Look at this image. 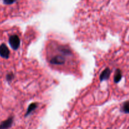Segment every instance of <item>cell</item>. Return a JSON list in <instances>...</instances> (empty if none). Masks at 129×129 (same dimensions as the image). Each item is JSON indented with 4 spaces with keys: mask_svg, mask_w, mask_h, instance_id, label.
Here are the masks:
<instances>
[{
    "mask_svg": "<svg viewBox=\"0 0 129 129\" xmlns=\"http://www.w3.org/2000/svg\"><path fill=\"white\" fill-rule=\"evenodd\" d=\"M122 111L125 113L129 114V101L125 102L122 107Z\"/></svg>",
    "mask_w": 129,
    "mask_h": 129,
    "instance_id": "obj_8",
    "label": "cell"
},
{
    "mask_svg": "<svg viewBox=\"0 0 129 129\" xmlns=\"http://www.w3.org/2000/svg\"><path fill=\"white\" fill-rule=\"evenodd\" d=\"M10 50L5 44L0 45V56L5 59H8L10 56Z\"/></svg>",
    "mask_w": 129,
    "mask_h": 129,
    "instance_id": "obj_3",
    "label": "cell"
},
{
    "mask_svg": "<svg viewBox=\"0 0 129 129\" xmlns=\"http://www.w3.org/2000/svg\"><path fill=\"white\" fill-rule=\"evenodd\" d=\"M13 123V117H11L6 120L3 121L0 124V129H8L11 127Z\"/></svg>",
    "mask_w": 129,
    "mask_h": 129,
    "instance_id": "obj_4",
    "label": "cell"
},
{
    "mask_svg": "<svg viewBox=\"0 0 129 129\" xmlns=\"http://www.w3.org/2000/svg\"><path fill=\"white\" fill-rule=\"evenodd\" d=\"M9 44L13 50H16L20 45V39L16 35H11L9 38Z\"/></svg>",
    "mask_w": 129,
    "mask_h": 129,
    "instance_id": "obj_1",
    "label": "cell"
},
{
    "mask_svg": "<svg viewBox=\"0 0 129 129\" xmlns=\"http://www.w3.org/2000/svg\"><path fill=\"white\" fill-rule=\"evenodd\" d=\"M37 107H38L37 103H31V104L28 106V107L27 111H26V113H25V117H27V116H28L31 113V112H34V111L37 108Z\"/></svg>",
    "mask_w": 129,
    "mask_h": 129,
    "instance_id": "obj_7",
    "label": "cell"
},
{
    "mask_svg": "<svg viewBox=\"0 0 129 129\" xmlns=\"http://www.w3.org/2000/svg\"><path fill=\"white\" fill-rule=\"evenodd\" d=\"M122 78V71L120 69H116L115 73L114 76V82L115 83H119L121 81Z\"/></svg>",
    "mask_w": 129,
    "mask_h": 129,
    "instance_id": "obj_6",
    "label": "cell"
},
{
    "mask_svg": "<svg viewBox=\"0 0 129 129\" xmlns=\"http://www.w3.org/2000/svg\"><path fill=\"white\" fill-rule=\"evenodd\" d=\"M14 78V74L13 73H9L6 76V79H7L8 81H11Z\"/></svg>",
    "mask_w": 129,
    "mask_h": 129,
    "instance_id": "obj_9",
    "label": "cell"
},
{
    "mask_svg": "<svg viewBox=\"0 0 129 129\" xmlns=\"http://www.w3.org/2000/svg\"><path fill=\"white\" fill-rule=\"evenodd\" d=\"M50 62L55 65H62L65 63V58L61 55H55L50 59Z\"/></svg>",
    "mask_w": 129,
    "mask_h": 129,
    "instance_id": "obj_2",
    "label": "cell"
},
{
    "mask_svg": "<svg viewBox=\"0 0 129 129\" xmlns=\"http://www.w3.org/2000/svg\"><path fill=\"white\" fill-rule=\"evenodd\" d=\"M111 74V70L110 68H107L103 71L102 73V74H100V81H103L108 80L109 79L110 76Z\"/></svg>",
    "mask_w": 129,
    "mask_h": 129,
    "instance_id": "obj_5",
    "label": "cell"
},
{
    "mask_svg": "<svg viewBox=\"0 0 129 129\" xmlns=\"http://www.w3.org/2000/svg\"><path fill=\"white\" fill-rule=\"evenodd\" d=\"M16 1L17 0H3L4 3L6 4V5H11V4L16 2Z\"/></svg>",
    "mask_w": 129,
    "mask_h": 129,
    "instance_id": "obj_10",
    "label": "cell"
}]
</instances>
